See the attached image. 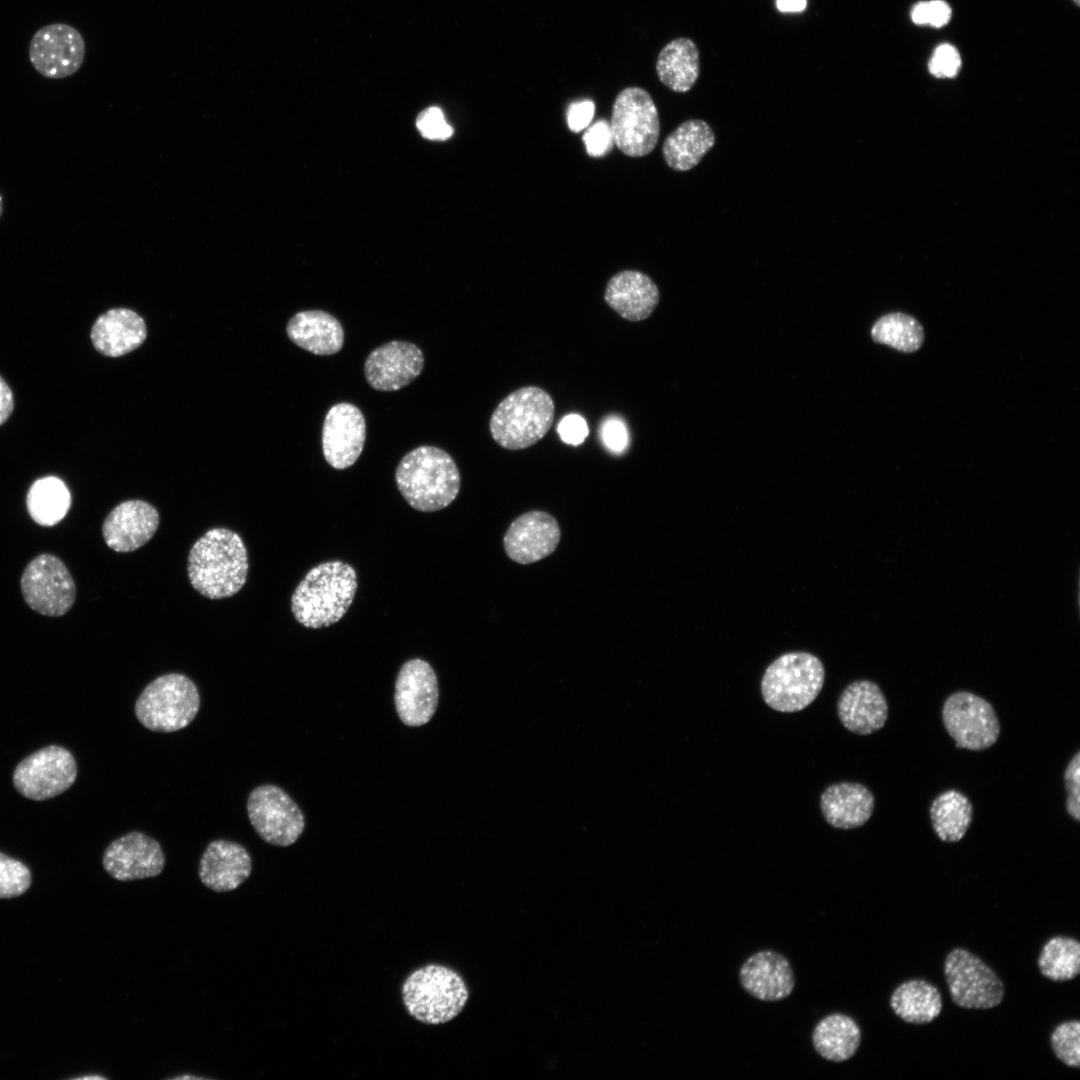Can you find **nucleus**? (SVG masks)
Listing matches in <instances>:
<instances>
[{"instance_id":"nucleus-1","label":"nucleus","mask_w":1080,"mask_h":1080,"mask_svg":"<svg viewBox=\"0 0 1080 1080\" xmlns=\"http://www.w3.org/2000/svg\"><path fill=\"white\" fill-rule=\"evenodd\" d=\"M248 556L238 533L227 528H212L192 546L187 573L192 587L209 599L236 594L245 584Z\"/></svg>"},{"instance_id":"nucleus-2","label":"nucleus","mask_w":1080,"mask_h":1080,"mask_svg":"<svg viewBox=\"0 0 1080 1080\" xmlns=\"http://www.w3.org/2000/svg\"><path fill=\"white\" fill-rule=\"evenodd\" d=\"M357 573L348 563L331 560L312 567L291 596V612L306 628L329 627L347 613L357 591Z\"/></svg>"},{"instance_id":"nucleus-3","label":"nucleus","mask_w":1080,"mask_h":1080,"mask_svg":"<svg viewBox=\"0 0 1080 1080\" xmlns=\"http://www.w3.org/2000/svg\"><path fill=\"white\" fill-rule=\"evenodd\" d=\"M395 481L406 502L421 512L446 508L456 499L461 485L453 458L434 446H420L407 453L396 468Z\"/></svg>"},{"instance_id":"nucleus-4","label":"nucleus","mask_w":1080,"mask_h":1080,"mask_svg":"<svg viewBox=\"0 0 1080 1080\" xmlns=\"http://www.w3.org/2000/svg\"><path fill=\"white\" fill-rule=\"evenodd\" d=\"M555 404L548 392L525 386L507 395L493 411L489 430L494 441L507 450L536 444L552 426Z\"/></svg>"},{"instance_id":"nucleus-5","label":"nucleus","mask_w":1080,"mask_h":1080,"mask_svg":"<svg viewBox=\"0 0 1080 1080\" xmlns=\"http://www.w3.org/2000/svg\"><path fill=\"white\" fill-rule=\"evenodd\" d=\"M468 996L462 977L438 964L413 971L402 986L408 1013L425 1024H443L454 1019L464 1009Z\"/></svg>"},{"instance_id":"nucleus-6","label":"nucleus","mask_w":1080,"mask_h":1080,"mask_svg":"<svg viewBox=\"0 0 1080 1080\" xmlns=\"http://www.w3.org/2000/svg\"><path fill=\"white\" fill-rule=\"evenodd\" d=\"M825 670L818 657L807 652L779 656L765 670L761 693L765 703L779 712H797L819 695Z\"/></svg>"},{"instance_id":"nucleus-7","label":"nucleus","mask_w":1080,"mask_h":1080,"mask_svg":"<svg viewBox=\"0 0 1080 1080\" xmlns=\"http://www.w3.org/2000/svg\"><path fill=\"white\" fill-rule=\"evenodd\" d=\"M199 708L195 683L184 674L168 673L143 689L135 703V715L145 728L170 733L188 726Z\"/></svg>"},{"instance_id":"nucleus-8","label":"nucleus","mask_w":1080,"mask_h":1080,"mask_svg":"<svg viewBox=\"0 0 1080 1080\" xmlns=\"http://www.w3.org/2000/svg\"><path fill=\"white\" fill-rule=\"evenodd\" d=\"M616 147L629 157H642L657 145L660 121L650 94L640 87H627L616 97L609 122Z\"/></svg>"},{"instance_id":"nucleus-9","label":"nucleus","mask_w":1080,"mask_h":1080,"mask_svg":"<svg viewBox=\"0 0 1080 1080\" xmlns=\"http://www.w3.org/2000/svg\"><path fill=\"white\" fill-rule=\"evenodd\" d=\"M20 588L25 603L48 617L63 616L76 599L70 571L59 557L50 553L39 554L26 565Z\"/></svg>"},{"instance_id":"nucleus-10","label":"nucleus","mask_w":1080,"mask_h":1080,"mask_svg":"<svg viewBox=\"0 0 1080 1080\" xmlns=\"http://www.w3.org/2000/svg\"><path fill=\"white\" fill-rule=\"evenodd\" d=\"M942 721L956 747L971 751L992 747L1001 732L992 704L970 691H957L946 698Z\"/></svg>"},{"instance_id":"nucleus-11","label":"nucleus","mask_w":1080,"mask_h":1080,"mask_svg":"<svg viewBox=\"0 0 1080 1080\" xmlns=\"http://www.w3.org/2000/svg\"><path fill=\"white\" fill-rule=\"evenodd\" d=\"M944 975L952 1001L966 1009H990L998 1006L1005 994L1004 985L978 956L955 948L944 961Z\"/></svg>"},{"instance_id":"nucleus-12","label":"nucleus","mask_w":1080,"mask_h":1080,"mask_svg":"<svg viewBox=\"0 0 1080 1080\" xmlns=\"http://www.w3.org/2000/svg\"><path fill=\"white\" fill-rule=\"evenodd\" d=\"M247 813L258 836L274 846L294 844L305 828L299 806L282 788L273 784H263L251 791Z\"/></svg>"},{"instance_id":"nucleus-13","label":"nucleus","mask_w":1080,"mask_h":1080,"mask_svg":"<svg viewBox=\"0 0 1080 1080\" xmlns=\"http://www.w3.org/2000/svg\"><path fill=\"white\" fill-rule=\"evenodd\" d=\"M77 777V764L65 748L50 745L26 758L15 768L13 784L24 797L43 801L69 789Z\"/></svg>"},{"instance_id":"nucleus-14","label":"nucleus","mask_w":1080,"mask_h":1080,"mask_svg":"<svg viewBox=\"0 0 1080 1080\" xmlns=\"http://www.w3.org/2000/svg\"><path fill=\"white\" fill-rule=\"evenodd\" d=\"M85 57V42L71 25L52 23L40 28L29 44V59L34 69L50 79L73 75Z\"/></svg>"},{"instance_id":"nucleus-15","label":"nucleus","mask_w":1080,"mask_h":1080,"mask_svg":"<svg viewBox=\"0 0 1080 1080\" xmlns=\"http://www.w3.org/2000/svg\"><path fill=\"white\" fill-rule=\"evenodd\" d=\"M438 701V679L432 666L419 658L406 661L395 682L394 702L400 720L410 727L424 725L433 717Z\"/></svg>"},{"instance_id":"nucleus-16","label":"nucleus","mask_w":1080,"mask_h":1080,"mask_svg":"<svg viewBox=\"0 0 1080 1080\" xmlns=\"http://www.w3.org/2000/svg\"><path fill=\"white\" fill-rule=\"evenodd\" d=\"M102 864L112 878L132 881L159 875L165 865V855L157 840L132 831L107 846Z\"/></svg>"},{"instance_id":"nucleus-17","label":"nucleus","mask_w":1080,"mask_h":1080,"mask_svg":"<svg viewBox=\"0 0 1080 1080\" xmlns=\"http://www.w3.org/2000/svg\"><path fill=\"white\" fill-rule=\"evenodd\" d=\"M366 438L365 419L355 405L338 403L325 416L322 451L327 463L342 470L352 466L362 453Z\"/></svg>"},{"instance_id":"nucleus-18","label":"nucleus","mask_w":1080,"mask_h":1080,"mask_svg":"<svg viewBox=\"0 0 1080 1080\" xmlns=\"http://www.w3.org/2000/svg\"><path fill=\"white\" fill-rule=\"evenodd\" d=\"M560 538L556 519L547 512L534 510L520 515L509 525L503 545L512 561L526 565L551 555Z\"/></svg>"},{"instance_id":"nucleus-19","label":"nucleus","mask_w":1080,"mask_h":1080,"mask_svg":"<svg viewBox=\"0 0 1080 1080\" xmlns=\"http://www.w3.org/2000/svg\"><path fill=\"white\" fill-rule=\"evenodd\" d=\"M424 356L419 347L405 341H391L374 349L364 365L368 384L379 391H396L422 372Z\"/></svg>"},{"instance_id":"nucleus-20","label":"nucleus","mask_w":1080,"mask_h":1080,"mask_svg":"<svg viewBox=\"0 0 1080 1080\" xmlns=\"http://www.w3.org/2000/svg\"><path fill=\"white\" fill-rule=\"evenodd\" d=\"M157 509L143 500H127L114 507L104 519L102 535L116 552H132L146 544L159 526Z\"/></svg>"},{"instance_id":"nucleus-21","label":"nucleus","mask_w":1080,"mask_h":1080,"mask_svg":"<svg viewBox=\"0 0 1080 1080\" xmlns=\"http://www.w3.org/2000/svg\"><path fill=\"white\" fill-rule=\"evenodd\" d=\"M739 982L755 999L775 1002L792 994L795 974L784 955L774 950H761L748 957L741 965Z\"/></svg>"},{"instance_id":"nucleus-22","label":"nucleus","mask_w":1080,"mask_h":1080,"mask_svg":"<svg viewBox=\"0 0 1080 1080\" xmlns=\"http://www.w3.org/2000/svg\"><path fill=\"white\" fill-rule=\"evenodd\" d=\"M888 703L881 688L870 680H856L838 698L837 713L842 725L858 735L882 729L888 718Z\"/></svg>"},{"instance_id":"nucleus-23","label":"nucleus","mask_w":1080,"mask_h":1080,"mask_svg":"<svg viewBox=\"0 0 1080 1080\" xmlns=\"http://www.w3.org/2000/svg\"><path fill=\"white\" fill-rule=\"evenodd\" d=\"M252 859L239 843L214 840L204 850L199 863L200 881L215 892L238 888L251 874Z\"/></svg>"},{"instance_id":"nucleus-24","label":"nucleus","mask_w":1080,"mask_h":1080,"mask_svg":"<svg viewBox=\"0 0 1080 1080\" xmlns=\"http://www.w3.org/2000/svg\"><path fill=\"white\" fill-rule=\"evenodd\" d=\"M604 299L622 318L638 322L653 313L659 303L660 293L648 275L640 271L624 270L609 279Z\"/></svg>"},{"instance_id":"nucleus-25","label":"nucleus","mask_w":1080,"mask_h":1080,"mask_svg":"<svg viewBox=\"0 0 1080 1080\" xmlns=\"http://www.w3.org/2000/svg\"><path fill=\"white\" fill-rule=\"evenodd\" d=\"M94 348L108 357H119L138 348L146 339L144 320L127 308L111 309L100 315L91 329Z\"/></svg>"},{"instance_id":"nucleus-26","label":"nucleus","mask_w":1080,"mask_h":1080,"mask_svg":"<svg viewBox=\"0 0 1080 1080\" xmlns=\"http://www.w3.org/2000/svg\"><path fill=\"white\" fill-rule=\"evenodd\" d=\"M875 800L863 784L840 782L828 786L820 797V809L826 822L838 829L863 826L872 816Z\"/></svg>"},{"instance_id":"nucleus-27","label":"nucleus","mask_w":1080,"mask_h":1080,"mask_svg":"<svg viewBox=\"0 0 1080 1080\" xmlns=\"http://www.w3.org/2000/svg\"><path fill=\"white\" fill-rule=\"evenodd\" d=\"M286 331L293 343L315 355L335 354L344 344V331L339 320L321 310L295 314Z\"/></svg>"},{"instance_id":"nucleus-28","label":"nucleus","mask_w":1080,"mask_h":1080,"mask_svg":"<svg viewBox=\"0 0 1080 1080\" xmlns=\"http://www.w3.org/2000/svg\"><path fill=\"white\" fill-rule=\"evenodd\" d=\"M714 143L715 135L710 125L701 119H691L666 137L662 153L670 168L683 172L698 165Z\"/></svg>"},{"instance_id":"nucleus-29","label":"nucleus","mask_w":1080,"mask_h":1080,"mask_svg":"<svg viewBox=\"0 0 1080 1080\" xmlns=\"http://www.w3.org/2000/svg\"><path fill=\"white\" fill-rule=\"evenodd\" d=\"M812 1045L825 1060L840 1063L851 1059L861 1044V1029L850 1016L833 1013L822 1018L812 1032Z\"/></svg>"},{"instance_id":"nucleus-30","label":"nucleus","mask_w":1080,"mask_h":1080,"mask_svg":"<svg viewBox=\"0 0 1080 1080\" xmlns=\"http://www.w3.org/2000/svg\"><path fill=\"white\" fill-rule=\"evenodd\" d=\"M656 72L670 90L689 91L700 74L699 51L694 41L681 37L667 43L658 54Z\"/></svg>"},{"instance_id":"nucleus-31","label":"nucleus","mask_w":1080,"mask_h":1080,"mask_svg":"<svg viewBox=\"0 0 1080 1080\" xmlns=\"http://www.w3.org/2000/svg\"><path fill=\"white\" fill-rule=\"evenodd\" d=\"M890 1006L907 1023L927 1024L939 1016L943 1004L936 986L923 979H912L893 991Z\"/></svg>"},{"instance_id":"nucleus-32","label":"nucleus","mask_w":1080,"mask_h":1080,"mask_svg":"<svg viewBox=\"0 0 1080 1080\" xmlns=\"http://www.w3.org/2000/svg\"><path fill=\"white\" fill-rule=\"evenodd\" d=\"M929 815L937 837L943 842L954 843L960 841L970 828L973 805L964 793L949 789L933 799Z\"/></svg>"},{"instance_id":"nucleus-33","label":"nucleus","mask_w":1080,"mask_h":1080,"mask_svg":"<svg viewBox=\"0 0 1080 1080\" xmlns=\"http://www.w3.org/2000/svg\"><path fill=\"white\" fill-rule=\"evenodd\" d=\"M71 506V494L59 478L47 476L36 480L26 496V507L32 520L41 526L60 522Z\"/></svg>"},{"instance_id":"nucleus-34","label":"nucleus","mask_w":1080,"mask_h":1080,"mask_svg":"<svg viewBox=\"0 0 1080 1080\" xmlns=\"http://www.w3.org/2000/svg\"><path fill=\"white\" fill-rule=\"evenodd\" d=\"M871 336L875 342L904 353L917 351L924 342V330L919 321L901 312L880 317L872 326Z\"/></svg>"},{"instance_id":"nucleus-35","label":"nucleus","mask_w":1080,"mask_h":1080,"mask_svg":"<svg viewBox=\"0 0 1080 1080\" xmlns=\"http://www.w3.org/2000/svg\"><path fill=\"white\" fill-rule=\"evenodd\" d=\"M1038 966L1041 974L1052 981L1074 979L1080 972V943L1071 937H1052L1040 952Z\"/></svg>"},{"instance_id":"nucleus-36","label":"nucleus","mask_w":1080,"mask_h":1080,"mask_svg":"<svg viewBox=\"0 0 1080 1080\" xmlns=\"http://www.w3.org/2000/svg\"><path fill=\"white\" fill-rule=\"evenodd\" d=\"M1055 1056L1065 1065L1080 1066V1022L1070 1020L1059 1024L1050 1037Z\"/></svg>"},{"instance_id":"nucleus-37","label":"nucleus","mask_w":1080,"mask_h":1080,"mask_svg":"<svg viewBox=\"0 0 1080 1080\" xmlns=\"http://www.w3.org/2000/svg\"><path fill=\"white\" fill-rule=\"evenodd\" d=\"M31 881V872L24 863L0 852V899L20 896Z\"/></svg>"},{"instance_id":"nucleus-38","label":"nucleus","mask_w":1080,"mask_h":1080,"mask_svg":"<svg viewBox=\"0 0 1080 1080\" xmlns=\"http://www.w3.org/2000/svg\"><path fill=\"white\" fill-rule=\"evenodd\" d=\"M416 126L421 135L430 140H446L453 133L452 127L438 107H429L422 111L417 117Z\"/></svg>"},{"instance_id":"nucleus-39","label":"nucleus","mask_w":1080,"mask_h":1080,"mask_svg":"<svg viewBox=\"0 0 1080 1080\" xmlns=\"http://www.w3.org/2000/svg\"><path fill=\"white\" fill-rule=\"evenodd\" d=\"M1064 786L1067 792L1065 807L1070 817L1080 821V752L1069 761L1064 771Z\"/></svg>"},{"instance_id":"nucleus-40","label":"nucleus","mask_w":1080,"mask_h":1080,"mask_svg":"<svg viewBox=\"0 0 1080 1080\" xmlns=\"http://www.w3.org/2000/svg\"><path fill=\"white\" fill-rule=\"evenodd\" d=\"M583 141L589 156L606 155L614 145L609 122L603 119L596 121L585 131Z\"/></svg>"},{"instance_id":"nucleus-41","label":"nucleus","mask_w":1080,"mask_h":1080,"mask_svg":"<svg viewBox=\"0 0 1080 1080\" xmlns=\"http://www.w3.org/2000/svg\"><path fill=\"white\" fill-rule=\"evenodd\" d=\"M960 66V55L958 51L949 44L938 46L929 61L930 73L938 78L954 77L958 73Z\"/></svg>"},{"instance_id":"nucleus-42","label":"nucleus","mask_w":1080,"mask_h":1080,"mask_svg":"<svg viewBox=\"0 0 1080 1080\" xmlns=\"http://www.w3.org/2000/svg\"><path fill=\"white\" fill-rule=\"evenodd\" d=\"M558 433L561 439L571 445H580L588 435V426L583 417L576 414L565 416L559 423Z\"/></svg>"},{"instance_id":"nucleus-43","label":"nucleus","mask_w":1080,"mask_h":1080,"mask_svg":"<svg viewBox=\"0 0 1080 1080\" xmlns=\"http://www.w3.org/2000/svg\"><path fill=\"white\" fill-rule=\"evenodd\" d=\"M602 439L605 445L613 452H622L628 443V432L625 424L618 418L608 419L601 429Z\"/></svg>"},{"instance_id":"nucleus-44","label":"nucleus","mask_w":1080,"mask_h":1080,"mask_svg":"<svg viewBox=\"0 0 1080 1080\" xmlns=\"http://www.w3.org/2000/svg\"><path fill=\"white\" fill-rule=\"evenodd\" d=\"M595 105L591 100L572 103L567 110V123L572 132H580L592 121Z\"/></svg>"},{"instance_id":"nucleus-45","label":"nucleus","mask_w":1080,"mask_h":1080,"mask_svg":"<svg viewBox=\"0 0 1080 1080\" xmlns=\"http://www.w3.org/2000/svg\"><path fill=\"white\" fill-rule=\"evenodd\" d=\"M951 17L949 5L941 0L926 2L927 25L939 28L945 25Z\"/></svg>"},{"instance_id":"nucleus-46","label":"nucleus","mask_w":1080,"mask_h":1080,"mask_svg":"<svg viewBox=\"0 0 1080 1080\" xmlns=\"http://www.w3.org/2000/svg\"><path fill=\"white\" fill-rule=\"evenodd\" d=\"M14 399L13 394L5 382L0 376V425H2L9 418L13 411Z\"/></svg>"},{"instance_id":"nucleus-47","label":"nucleus","mask_w":1080,"mask_h":1080,"mask_svg":"<svg viewBox=\"0 0 1080 1080\" xmlns=\"http://www.w3.org/2000/svg\"><path fill=\"white\" fill-rule=\"evenodd\" d=\"M776 6L781 12H800L807 6V0H776Z\"/></svg>"},{"instance_id":"nucleus-48","label":"nucleus","mask_w":1080,"mask_h":1080,"mask_svg":"<svg viewBox=\"0 0 1080 1080\" xmlns=\"http://www.w3.org/2000/svg\"><path fill=\"white\" fill-rule=\"evenodd\" d=\"M173 1079H182V1080H185V1079H203V1078H202V1077H198V1076H194V1075H181V1076H177V1077H174Z\"/></svg>"},{"instance_id":"nucleus-49","label":"nucleus","mask_w":1080,"mask_h":1080,"mask_svg":"<svg viewBox=\"0 0 1080 1080\" xmlns=\"http://www.w3.org/2000/svg\"><path fill=\"white\" fill-rule=\"evenodd\" d=\"M103 1078H104L103 1076L91 1075V1076L79 1077L78 1079H103Z\"/></svg>"},{"instance_id":"nucleus-50","label":"nucleus","mask_w":1080,"mask_h":1080,"mask_svg":"<svg viewBox=\"0 0 1080 1080\" xmlns=\"http://www.w3.org/2000/svg\"><path fill=\"white\" fill-rule=\"evenodd\" d=\"M2 213H3V200H2V196L0 194V217H1Z\"/></svg>"},{"instance_id":"nucleus-51","label":"nucleus","mask_w":1080,"mask_h":1080,"mask_svg":"<svg viewBox=\"0 0 1080 1080\" xmlns=\"http://www.w3.org/2000/svg\"><path fill=\"white\" fill-rule=\"evenodd\" d=\"M1073 1L1075 2L1076 5L1080 4V0H1073Z\"/></svg>"}]
</instances>
